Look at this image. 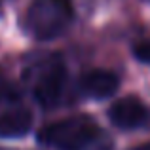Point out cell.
Listing matches in <instances>:
<instances>
[{
    "label": "cell",
    "mask_w": 150,
    "mask_h": 150,
    "mask_svg": "<svg viewBox=\"0 0 150 150\" xmlns=\"http://www.w3.org/2000/svg\"><path fill=\"white\" fill-rule=\"evenodd\" d=\"M67 84V69L61 63V59H53V61L46 63L42 70L38 72V78L34 82V97H36L38 105L53 106L55 103L61 99V93Z\"/></svg>",
    "instance_id": "3"
},
{
    "label": "cell",
    "mask_w": 150,
    "mask_h": 150,
    "mask_svg": "<svg viewBox=\"0 0 150 150\" xmlns=\"http://www.w3.org/2000/svg\"><path fill=\"white\" fill-rule=\"evenodd\" d=\"M33 116L27 108H11L0 114V137L2 139H17L30 131Z\"/></svg>",
    "instance_id": "6"
},
{
    "label": "cell",
    "mask_w": 150,
    "mask_h": 150,
    "mask_svg": "<svg viewBox=\"0 0 150 150\" xmlns=\"http://www.w3.org/2000/svg\"><path fill=\"white\" fill-rule=\"evenodd\" d=\"M74 17L70 0H33L27 10V29L36 40L61 36Z\"/></svg>",
    "instance_id": "2"
},
{
    "label": "cell",
    "mask_w": 150,
    "mask_h": 150,
    "mask_svg": "<svg viewBox=\"0 0 150 150\" xmlns=\"http://www.w3.org/2000/svg\"><path fill=\"white\" fill-rule=\"evenodd\" d=\"M118 86H120V78L114 74L112 70L105 69H93L84 72L80 78V89L86 95L93 97V99H106L112 93H116Z\"/></svg>",
    "instance_id": "5"
},
{
    "label": "cell",
    "mask_w": 150,
    "mask_h": 150,
    "mask_svg": "<svg viewBox=\"0 0 150 150\" xmlns=\"http://www.w3.org/2000/svg\"><path fill=\"white\" fill-rule=\"evenodd\" d=\"M108 118L120 129H137L148 124L150 112L139 97L127 95L112 103L108 108Z\"/></svg>",
    "instance_id": "4"
},
{
    "label": "cell",
    "mask_w": 150,
    "mask_h": 150,
    "mask_svg": "<svg viewBox=\"0 0 150 150\" xmlns=\"http://www.w3.org/2000/svg\"><path fill=\"white\" fill-rule=\"evenodd\" d=\"M133 55H135L137 61L150 65V40L139 42V44H137L135 48H133Z\"/></svg>",
    "instance_id": "7"
},
{
    "label": "cell",
    "mask_w": 150,
    "mask_h": 150,
    "mask_svg": "<svg viewBox=\"0 0 150 150\" xmlns=\"http://www.w3.org/2000/svg\"><path fill=\"white\" fill-rule=\"evenodd\" d=\"M137 150H150V143H146V144H143V146H139Z\"/></svg>",
    "instance_id": "8"
},
{
    "label": "cell",
    "mask_w": 150,
    "mask_h": 150,
    "mask_svg": "<svg viewBox=\"0 0 150 150\" xmlns=\"http://www.w3.org/2000/svg\"><path fill=\"white\" fill-rule=\"evenodd\" d=\"M38 143L55 150H110L112 141L88 116L65 118L38 131Z\"/></svg>",
    "instance_id": "1"
}]
</instances>
